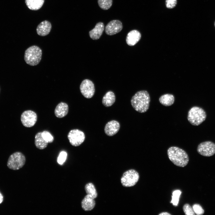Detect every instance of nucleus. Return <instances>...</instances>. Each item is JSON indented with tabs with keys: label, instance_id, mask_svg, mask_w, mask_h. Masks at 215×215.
I'll list each match as a JSON object with an SVG mask.
<instances>
[{
	"label": "nucleus",
	"instance_id": "nucleus-1",
	"mask_svg": "<svg viewBox=\"0 0 215 215\" xmlns=\"http://www.w3.org/2000/svg\"><path fill=\"white\" fill-rule=\"evenodd\" d=\"M130 102L135 110L138 112L143 113L149 109L150 97L147 91L141 90L137 92L133 96Z\"/></svg>",
	"mask_w": 215,
	"mask_h": 215
},
{
	"label": "nucleus",
	"instance_id": "nucleus-2",
	"mask_svg": "<svg viewBox=\"0 0 215 215\" xmlns=\"http://www.w3.org/2000/svg\"><path fill=\"white\" fill-rule=\"evenodd\" d=\"M167 154L169 159L178 166L183 167L188 163L189 159L187 153L179 148L170 147L167 150Z\"/></svg>",
	"mask_w": 215,
	"mask_h": 215
},
{
	"label": "nucleus",
	"instance_id": "nucleus-3",
	"mask_svg": "<svg viewBox=\"0 0 215 215\" xmlns=\"http://www.w3.org/2000/svg\"><path fill=\"white\" fill-rule=\"evenodd\" d=\"M42 51L40 48L36 45L31 46L25 50L24 59L27 64L32 66L36 65L42 59Z\"/></svg>",
	"mask_w": 215,
	"mask_h": 215
},
{
	"label": "nucleus",
	"instance_id": "nucleus-4",
	"mask_svg": "<svg viewBox=\"0 0 215 215\" xmlns=\"http://www.w3.org/2000/svg\"><path fill=\"white\" fill-rule=\"evenodd\" d=\"M206 116L205 111L202 108L199 107L194 106L189 110L187 119L191 125L198 126L205 120Z\"/></svg>",
	"mask_w": 215,
	"mask_h": 215
},
{
	"label": "nucleus",
	"instance_id": "nucleus-5",
	"mask_svg": "<svg viewBox=\"0 0 215 215\" xmlns=\"http://www.w3.org/2000/svg\"><path fill=\"white\" fill-rule=\"evenodd\" d=\"M25 162L26 158L24 155L21 152H17L10 156L7 162V165L10 169L18 170L23 166Z\"/></svg>",
	"mask_w": 215,
	"mask_h": 215
},
{
	"label": "nucleus",
	"instance_id": "nucleus-6",
	"mask_svg": "<svg viewBox=\"0 0 215 215\" xmlns=\"http://www.w3.org/2000/svg\"><path fill=\"white\" fill-rule=\"evenodd\" d=\"M138 173L134 169H130L125 172L121 179L122 185L125 187H130L135 185L139 181Z\"/></svg>",
	"mask_w": 215,
	"mask_h": 215
},
{
	"label": "nucleus",
	"instance_id": "nucleus-7",
	"mask_svg": "<svg viewBox=\"0 0 215 215\" xmlns=\"http://www.w3.org/2000/svg\"><path fill=\"white\" fill-rule=\"evenodd\" d=\"M67 136L71 145L75 147L80 145L84 142L85 138L84 132L77 129L70 130Z\"/></svg>",
	"mask_w": 215,
	"mask_h": 215
},
{
	"label": "nucleus",
	"instance_id": "nucleus-8",
	"mask_svg": "<svg viewBox=\"0 0 215 215\" xmlns=\"http://www.w3.org/2000/svg\"><path fill=\"white\" fill-rule=\"evenodd\" d=\"M37 119L36 113L31 110H27L22 113L21 120L22 125L25 127L30 128L36 124Z\"/></svg>",
	"mask_w": 215,
	"mask_h": 215
},
{
	"label": "nucleus",
	"instance_id": "nucleus-9",
	"mask_svg": "<svg viewBox=\"0 0 215 215\" xmlns=\"http://www.w3.org/2000/svg\"><path fill=\"white\" fill-rule=\"evenodd\" d=\"M197 151L204 156H212L215 153V143L210 141L201 142L198 146Z\"/></svg>",
	"mask_w": 215,
	"mask_h": 215
},
{
	"label": "nucleus",
	"instance_id": "nucleus-10",
	"mask_svg": "<svg viewBox=\"0 0 215 215\" xmlns=\"http://www.w3.org/2000/svg\"><path fill=\"white\" fill-rule=\"evenodd\" d=\"M80 89L82 94L86 98H92L94 94V84L89 79H85L82 81L80 85Z\"/></svg>",
	"mask_w": 215,
	"mask_h": 215
},
{
	"label": "nucleus",
	"instance_id": "nucleus-11",
	"mask_svg": "<svg viewBox=\"0 0 215 215\" xmlns=\"http://www.w3.org/2000/svg\"><path fill=\"white\" fill-rule=\"evenodd\" d=\"M122 28V23L120 21L118 20H113L106 25L105 31L107 35H112L120 32Z\"/></svg>",
	"mask_w": 215,
	"mask_h": 215
},
{
	"label": "nucleus",
	"instance_id": "nucleus-12",
	"mask_svg": "<svg viewBox=\"0 0 215 215\" xmlns=\"http://www.w3.org/2000/svg\"><path fill=\"white\" fill-rule=\"evenodd\" d=\"M120 128L119 123L117 121L113 120L108 122L105 125L104 131L109 136H112L116 134Z\"/></svg>",
	"mask_w": 215,
	"mask_h": 215
},
{
	"label": "nucleus",
	"instance_id": "nucleus-13",
	"mask_svg": "<svg viewBox=\"0 0 215 215\" xmlns=\"http://www.w3.org/2000/svg\"><path fill=\"white\" fill-rule=\"evenodd\" d=\"M52 28L50 23L46 20L42 21L37 26L36 32L41 36H46L50 33Z\"/></svg>",
	"mask_w": 215,
	"mask_h": 215
},
{
	"label": "nucleus",
	"instance_id": "nucleus-14",
	"mask_svg": "<svg viewBox=\"0 0 215 215\" xmlns=\"http://www.w3.org/2000/svg\"><path fill=\"white\" fill-rule=\"evenodd\" d=\"M141 38V34L140 32L136 30H133L128 34L126 42L128 45L133 46L139 41Z\"/></svg>",
	"mask_w": 215,
	"mask_h": 215
},
{
	"label": "nucleus",
	"instance_id": "nucleus-15",
	"mask_svg": "<svg viewBox=\"0 0 215 215\" xmlns=\"http://www.w3.org/2000/svg\"><path fill=\"white\" fill-rule=\"evenodd\" d=\"M104 29V25L103 23L100 22L97 23L94 28L89 32V35L91 39L93 40L99 39L102 35Z\"/></svg>",
	"mask_w": 215,
	"mask_h": 215
},
{
	"label": "nucleus",
	"instance_id": "nucleus-16",
	"mask_svg": "<svg viewBox=\"0 0 215 215\" xmlns=\"http://www.w3.org/2000/svg\"><path fill=\"white\" fill-rule=\"evenodd\" d=\"M69 108L67 104L64 102L58 104L54 110L56 116L58 118H62L67 115L68 112Z\"/></svg>",
	"mask_w": 215,
	"mask_h": 215
},
{
	"label": "nucleus",
	"instance_id": "nucleus-17",
	"mask_svg": "<svg viewBox=\"0 0 215 215\" xmlns=\"http://www.w3.org/2000/svg\"><path fill=\"white\" fill-rule=\"evenodd\" d=\"M94 199L90 196L87 194L81 202L82 208L85 211H90L92 210L96 204V202Z\"/></svg>",
	"mask_w": 215,
	"mask_h": 215
},
{
	"label": "nucleus",
	"instance_id": "nucleus-18",
	"mask_svg": "<svg viewBox=\"0 0 215 215\" xmlns=\"http://www.w3.org/2000/svg\"><path fill=\"white\" fill-rule=\"evenodd\" d=\"M116 98L114 93L112 91H108L102 99V103L106 107L112 105L115 102Z\"/></svg>",
	"mask_w": 215,
	"mask_h": 215
},
{
	"label": "nucleus",
	"instance_id": "nucleus-19",
	"mask_svg": "<svg viewBox=\"0 0 215 215\" xmlns=\"http://www.w3.org/2000/svg\"><path fill=\"white\" fill-rule=\"evenodd\" d=\"M35 144L36 147L40 150L45 148L48 143L45 141L42 136V132H39L36 135L35 137Z\"/></svg>",
	"mask_w": 215,
	"mask_h": 215
},
{
	"label": "nucleus",
	"instance_id": "nucleus-20",
	"mask_svg": "<svg viewBox=\"0 0 215 215\" xmlns=\"http://www.w3.org/2000/svg\"><path fill=\"white\" fill-rule=\"evenodd\" d=\"M44 1V0H25V3L30 9L36 10L42 7Z\"/></svg>",
	"mask_w": 215,
	"mask_h": 215
},
{
	"label": "nucleus",
	"instance_id": "nucleus-21",
	"mask_svg": "<svg viewBox=\"0 0 215 215\" xmlns=\"http://www.w3.org/2000/svg\"><path fill=\"white\" fill-rule=\"evenodd\" d=\"M160 103L164 106H169L174 103V97L170 94H166L161 96L159 99Z\"/></svg>",
	"mask_w": 215,
	"mask_h": 215
},
{
	"label": "nucleus",
	"instance_id": "nucleus-22",
	"mask_svg": "<svg viewBox=\"0 0 215 215\" xmlns=\"http://www.w3.org/2000/svg\"><path fill=\"white\" fill-rule=\"evenodd\" d=\"M85 190L87 194L91 196L94 199L97 196V193L94 185L92 183L87 184L85 186Z\"/></svg>",
	"mask_w": 215,
	"mask_h": 215
},
{
	"label": "nucleus",
	"instance_id": "nucleus-23",
	"mask_svg": "<svg viewBox=\"0 0 215 215\" xmlns=\"http://www.w3.org/2000/svg\"><path fill=\"white\" fill-rule=\"evenodd\" d=\"M112 0H98L99 6L104 10L109 9L112 5Z\"/></svg>",
	"mask_w": 215,
	"mask_h": 215
},
{
	"label": "nucleus",
	"instance_id": "nucleus-24",
	"mask_svg": "<svg viewBox=\"0 0 215 215\" xmlns=\"http://www.w3.org/2000/svg\"><path fill=\"white\" fill-rule=\"evenodd\" d=\"M181 191L179 190H176L172 193V200L171 202L174 206H177L178 204L179 199Z\"/></svg>",
	"mask_w": 215,
	"mask_h": 215
},
{
	"label": "nucleus",
	"instance_id": "nucleus-25",
	"mask_svg": "<svg viewBox=\"0 0 215 215\" xmlns=\"http://www.w3.org/2000/svg\"><path fill=\"white\" fill-rule=\"evenodd\" d=\"M42 136L44 140L48 143L52 142L54 140L53 136L48 131H43L42 132Z\"/></svg>",
	"mask_w": 215,
	"mask_h": 215
},
{
	"label": "nucleus",
	"instance_id": "nucleus-26",
	"mask_svg": "<svg viewBox=\"0 0 215 215\" xmlns=\"http://www.w3.org/2000/svg\"><path fill=\"white\" fill-rule=\"evenodd\" d=\"M183 211L186 215H195L193 208L188 204H185L183 206Z\"/></svg>",
	"mask_w": 215,
	"mask_h": 215
},
{
	"label": "nucleus",
	"instance_id": "nucleus-27",
	"mask_svg": "<svg viewBox=\"0 0 215 215\" xmlns=\"http://www.w3.org/2000/svg\"><path fill=\"white\" fill-rule=\"evenodd\" d=\"M195 213L197 215H202L204 214V211L201 206L199 204H195L192 206Z\"/></svg>",
	"mask_w": 215,
	"mask_h": 215
},
{
	"label": "nucleus",
	"instance_id": "nucleus-28",
	"mask_svg": "<svg viewBox=\"0 0 215 215\" xmlns=\"http://www.w3.org/2000/svg\"><path fill=\"white\" fill-rule=\"evenodd\" d=\"M67 153L64 151L61 152L57 158V162L60 165H62L65 162L67 157Z\"/></svg>",
	"mask_w": 215,
	"mask_h": 215
},
{
	"label": "nucleus",
	"instance_id": "nucleus-29",
	"mask_svg": "<svg viewBox=\"0 0 215 215\" xmlns=\"http://www.w3.org/2000/svg\"><path fill=\"white\" fill-rule=\"evenodd\" d=\"M176 4L177 0H166V6L167 8H173L175 7Z\"/></svg>",
	"mask_w": 215,
	"mask_h": 215
},
{
	"label": "nucleus",
	"instance_id": "nucleus-30",
	"mask_svg": "<svg viewBox=\"0 0 215 215\" xmlns=\"http://www.w3.org/2000/svg\"><path fill=\"white\" fill-rule=\"evenodd\" d=\"M170 213L167 212H163L159 214V215H171Z\"/></svg>",
	"mask_w": 215,
	"mask_h": 215
},
{
	"label": "nucleus",
	"instance_id": "nucleus-31",
	"mask_svg": "<svg viewBox=\"0 0 215 215\" xmlns=\"http://www.w3.org/2000/svg\"><path fill=\"white\" fill-rule=\"evenodd\" d=\"M3 197L0 192V204H1L3 202Z\"/></svg>",
	"mask_w": 215,
	"mask_h": 215
},
{
	"label": "nucleus",
	"instance_id": "nucleus-32",
	"mask_svg": "<svg viewBox=\"0 0 215 215\" xmlns=\"http://www.w3.org/2000/svg\"><path fill=\"white\" fill-rule=\"evenodd\" d=\"M214 26H215V22H214Z\"/></svg>",
	"mask_w": 215,
	"mask_h": 215
},
{
	"label": "nucleus",
	"instance_id": "nucleus-33",
	"mask_svg": "<svg viewBox=\"0 0 215 215\" xmlns=\"http://www.w3.org/2000/svg\"></svg>",
	"mask_w": 215,
	"mask_h": 215
}]
</instances>
